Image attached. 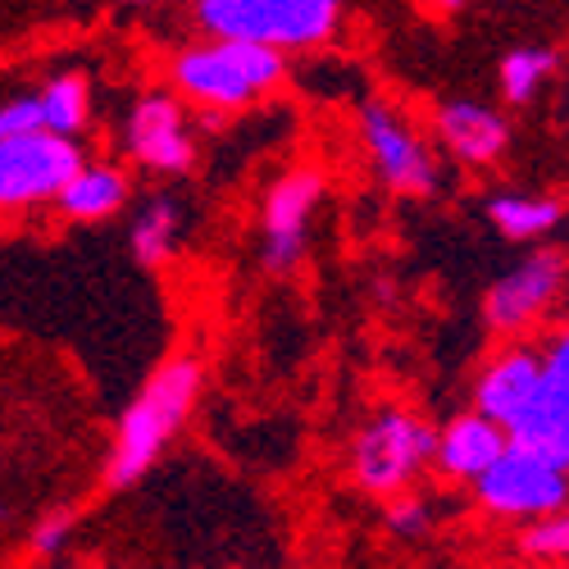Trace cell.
Returning <instances> with one entry per match:
<instances>
[{
  "mask_svg": "<svg viewBox=\"0 0 569 569\" xmlns=\"http://www.w3.org/2000/svg\"><path fill=\"white\" fill-rule=\"evenodd\" d=\"M323 206V173L319 169H292L282 173L260 210V264L269 273H292L310 247V223Z\"/></svg>",
  "mask_w": 569,
  "mask_h": 569,
  "instance_id": "obj_9",
  "label": "cell"
},
{
  "mask_svg": "<svg viewBox=\"0 0 569 569\" xmlns=\"http://www.w3.org/2000/svg\"><path fill=\"white\" fill-rule=\"evenodd\" d=\"M128 156L151 173H187L197 160V141L187 132V114L169 91H147L123 119Z\"/></svg>",
  "mask_w": 569,
  "mask_h": 569,
  "instance_id": "obj_10",
  "label": "cell"
},
{
  "mask_svg": "<svg viewBox=\"0 0 569 569\" xmlns=\"http://www.w3.org/2000/svg\"><path fill=\"white\" fill-rule=\"evenodd\" d=\"M565 415H569V323H560L556 333L547 338V347H542V388H538V401L525 415V423L510 433V442L533 451Z\"/></svg>",
  "mask_w": 569,
  "mask_h": 569,
  "instance_id": "obj_14",
  "label": "cell"
},
{
  "mask_svg": "<svg viewBox=\"0 0 569 569\" xmlns=\"http://www.w3.org/2000/svg\"><path fill=\"white\" fill-rule=\"evenodd\" d=\"M37 106H41V132L73 141L91 123V82L82 73H56L37 91Z\"/></svg>",
  "mask_w": 569,
  "mask_h": 569,
  "instance_id": "obj_18",
  "label": "cell"
},
{
  "mask_svg": "<svg viewBox=\"0 0 569 569\" xmlns=\"http://www.w3.org/2000/svg\"><path fill=\"white\" fill-rule=\"evenodd\" d=\"M78 169H82L78 141L51 132L0 141V210H28L41 201H56Z\"/></svg>",
  "mask_w": 569,
  "mask_h": 569,
  "instance_id": "obj_8",
  "label": "cell"
},
{
  "mask_svg": "<svg viewBox=\"0 0 569 569\" xmlns=\"http://www.w3.org/2000/svg\"><path fill=\"white\" fill-rule=\"evenodd\" d=\"M132 197L128 187V173L119 164H87L64 182V192L56 197L60 214L64 219H78V223H97V219H114Z\"/></svg>",
  "mask_w": 569,
  "mask_h": 569,
  "instance_id": "obj_15",
  "label": "cell"
},
{
  "mask_svg": "<svg viewBox=\"0 0 569 569\" xmlns=\"http://www.w3.org/2000/svg\"><path fill=\"white\" fill-rule=\"evenodd\" d=\"M41 132V106H37V91L32 97H14L0 106V141H14V137H32Z\"/></svg>",
  "mask_w": 569,
  "mask_h": 569,
  "instance_id": "obj_22",
  "label": "cell"
},
{
  "mask_svg": "<svg viewBox=\"0 0 569 569\" xmlns=\"http://www.w3.org/2000/svg\"><path fill=\"white\" fill-rule=\"evenodd\" d=\"M556 51H547V46H515V51H506L501 60V97L510 106H529L538 91L547 87V78L556 73Z\"/></svg>",
  "mask_w": 569,
  "mask_h": 569,
  "instance_id": "obj_19",
  "label": "cell"
},
{
  "mask_svg": "<svg viewBox=\"0 0 569 569\" xmlns=\"http://www.w3.org/2000/svg\"><path fill=\"white\" fill-rule=\"evenodd\" d=\"M510 447V438L488 423L483 415H456L447 429L438 433V447H433V465L447 473V479H460V483H479L483 473L501 460V451Z\"/></svg>",
  "mask_w": 569,
  "mask_h": 569,
  "instance_id": "obj_13",
  "label": "cell"
},
{
  "mask_svg": "<svg viewBox=\"0 0 569 569\" xmlns=\"http://www.w3.org/2000/svg\"><path fill=\"white\" fill-rule=\"evenodd\" d=\"M0 525H6V501H0Z\"/></svg>",
  "mask_w": 569,
  "mask_h": 569,
  "instance_id": "obj_25",
  "label": "cell"
},
{
  "mask_svg": "<svg viewBox=\"0 0 569 569\" xmlns=\"http://www.w3.org/2000/svg\"><path fill=\"white\" fill-rule=\"evenodd\" d=\"M533 451H538V456H547V460H556V465L569 473V415L556 423V429H551Z\"/></svg>",
  "mask_w": 569,
  "mask_h": 569,
  "instance_id": "obj_24",
  "label": "cell"
},
{
  "mask_svg": "<svg viewBox=\"0 0 569 569\" xmlns=\"http://www.w3.org/2000/svg\"><path fill=\"white\" fill-rule=\"evenodd\" d=\"M538 388H542V351L533 342H515L483 365L479 383H473V415H483L510 438L533 410Z\"/></svg>",
  "mask_w": 569,
  "mask_h": 569,
  "instance_id": "obj_11",
  "label": "cell"
},
{
  "mask_svg": "<svg viewBox=\"0 0 569 569\" xmlns=\"http://www.w3.org/2000/svg\"><path fill=\"white\" fill-rule=\"evenodd\" d=\"M360 141L369 151L373 173L383 178L392 192L401 197H429L438 187V160L429 151V141L415 132L383 97L360 101Z\"/></svg>",
  "mask_w": 569,
  "mask_h": 569,
  "instance_id": "obj_6",
  "label": "cell"
},
{
  "mask_svg": "<svg viewBox=\"0 0 569 569\" xmlns=\"http://www.w3.org/2000/svg\"><path fill=\"white\" fill-rule=\"evenodd\" d=\"M383 525L397 538H423V533H429V525H433V506L423 501V497H415V492H401V497L388 501Z\"/></svg>",
  "mask_w": 569,
  "mask_h": 569,
  "instance_id": "obj_21",
  "label": "cell"
},
{
  "mask_svg": "<svg viewBox=\"0 0 569 569\" xmlns=\"http://www.w3.org/2000/svg\"><path fill=\"white\" fill-rule=\"evenodd\" d=\"M178 237H182V210L169 192H151L147 201L137 206L132 223H128V242H132V256L156 269L164 264L173 251H178Z\"/></svg>",
  "mask_w": 569,
  "mask_h": 569,
  "instance_id": "obj_16",
  "label": "cell"
},
{
  "mask_svg": "<svg viewBox=\"0 0 569 569\" xmlns=\"http://www.w3.org/2000/svg\"><path fill=\"white\" fill-rule=\"evenodd\" d=\"M288 73V60L264 46L247 41H197L173 56V87L201 110H242L260 91L278 87Z\"/></svg>",
  "mask_w": 569,
  "mask_h": 569,
  "instance_id": "obj_3",
  "label": "cell"
},
{
  "mask_svg": "<svg viewBox=\"0 0 569 569\" xmlns=\"http://www.w3.org/2000/svg\"><path fill=\"white\" fill-rule=\"evenodd\" d=\"M197 397H201V365L192 356L160 365L147 378V388L119 415V429L106 456V483L132 488L137 479H147V469L164 456V447L178 438L187 415L197 410Z\"/></svg>",
  "mask_w": 569,
  "mask_h": 569,
  "instance_id": "obj_1",
  "label": "cell"
},
{
  "mask_svg": "<svg viewBox=\"0 0 569 569\" xmlns=\"http://www.w3.org/2000/svg\"><path fill=\"white\" fill-rule=\"evenodd\" d=\"M433 128H438V141L460 160V164H497L510 147V123L501 119V110L483 106V101H469V97H456V101H442L433 110Z\"/></svg>",
  "mask_w": 569,
  "mask_h": 569,
  "instance_id": "obj_12",
  "label": "cell"
},
{
  "mask_svg": "<svg viewBox=\"0 0 569 569\" xmlns=\"http://www.w3.org/2000/svg\"><path fill=\"white\" fill-rule=\"evenodd\" d=\"M488 219L510 242H542L547 232L560 228L565 201L556 197H525V192H501L488 201Z\"/></svg>",
  "mask_w": 569,
  "mask_h": 569,
  "instance_id": "obj_17",
  "label": "cell"
},
{
  "mask_svg": "<svg viewBox=\"0 0 569 569\" xmlns=\"http://www.w3.org/2000/svg\"><path fill=\"white\" fill-rule=\"evenodd\" d=\"M214 41H247L264 51H310L338 37V0H201L192 10Z\"/></svg>",
  "mask_w": 569,
  "mask_h": 569,
  "instance_id": "obj_2",
  "label": "cell"
},
{
  "mask_svg": "<svg viewBox=\"0 0 569 569\" xmlns=\"http://www.w3.org/2000/svg\"><path fill=\"white\" fill-rule=\"evenodd\" d=\"M569 282V256L556 247H538L519 264H510L492 288L483 292V319L492 333L519 338L525 328H533L565 292Z\"/></svg>",
  "mask_w": 569,
  "mask_h": 569,
  "instance_id": "obj_7",
  "label": "cell"
},
{
  "mask_svg": "<svg viewBox=\"0 0 569 569\" xmlns=\"http://www.w3.org/2000/svg\"><path fill=\"white\" fill-rule=\"evenodd\" d=\"M473 497H479V506L488 515L538 525V519L560 515L569 506V473L556 460L510 442L501 451V460L473 483Z\"/></svg>",
  "mask_w": 569,
  "mask_h": 569,
  "instance_id": "obj_5",
  "label": "cell"
},
{
  "mask_svg": "<svg viewBox=\"0 0 569 569\" xmlns=\"http://www.w3.org/2000/svg\"><path fill=\"white\" fill-rule=\"evenodd\" d=\"M519 551L533 556V560H547V565H569V510L547 515L538 525H525Z\"/></svg>",
  "mask_w": 569,
  "mask_h": 569,
  "instance_id": "obj_20",
  "label": "cell"
},
{
  "mask_svg": "<svg viewBox=\"0 0 569 569\" xmlns=\"http://www.w3.org/2000/svg\"><path fill=\"white\" fill-rule=\"evenodd\" d=\"M438 433L410 410H378L351 442V479L369 497H401L433 465Z\"/></svg>",
  "mask_w": 569,
  "mask_h": 569,
  "instance_id": "obj_4",
  "label": "cell"
},
{
  "mask_svg": "<svg viewBox=\"0 0 569 569\" xmlns=\"http://www.w3.org/2000/svg\"><path fill=\"white\" fill-rule=\"evenodd\" d=\"M73 538V510H51L46 519H37L32 529V551L37 556H60Z\"/></svg>",
  "mask_w": 569,
  "mask_h": 569,
  "instance_id": "obj_23",
  "label": "cell"
}]
</instances>
